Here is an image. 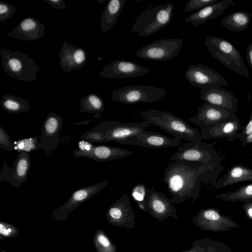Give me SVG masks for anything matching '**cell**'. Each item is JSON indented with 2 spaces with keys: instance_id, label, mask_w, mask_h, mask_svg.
<instances>
[{
  "instance_id": "1",
  "label": "cell",
  "mask_w": 252,
  "mask_h": 252,
  "mask_svg": "<svg viewBox=\"0 0 252 252\" xmlns=\"http://www.w3.org/2000/svg\"><path fill=\"white\" fill-rule=\"evenodd\" d=\"M163 182L172 197V203H180L192 199L193 202L199 195L201 182L210 184L206 166L202 163L186 160L169 163L165 168Z\"/></svg>"
},
{
  "instance_id": "2",
  "label": "cell",
  "mask_w": 252,
  "mask_h": 252,
  "mask_svg": "<svg viewBox=\"0 0 252 252\" xmlns=\"http://www.w3.org/2000/svg\"><path fill=\"white\" fill-rule=\"evenodd\" d=\"M216 141L212 143L202 141L183 143L171 156L170 160H186L204 164L207 169L210 184L215 186L219 175L224 168L221 164L223 158L213 147Z\"/></svg>"
},
{
  "instance_id": "3",
  "label": "cell",
  "mask_w": 252,
  "mask_h": 252,
  "mask_svg": "<svg viewBox=\"0 0 252 252\" xmlns=\"http://www.w3.org/2000/svg\"><path fill=\"white\" fill-rule=\"evenodd\" d=\"M140 113L151 125L159 127L180 140L183 139L192 143L202 141L200 133L197 128L169 112L149 109Z\"/></svg>"
},
{
  "instance_id": "4",
  "label": "cell",
  "mask_w": 252,
  "mask_h": 252,
  "mask_svg": "<svg viewBox=\"0 0 252 252\" xmlns=\"http://www.w3.org/2000/svg\"><path fill=\"white\" fill-rule=\"evenodd\" d=\"M204 45L211 55L229 70L249 77L250 74L240 52L233 44L225 39L207 36Z\"/></svg>"
},
{
  "instance_id": "5",
  "label": "cell",
  "mask_w": 252,
  "mask_h": 252,
  "mask_svg": "<svg viewBox=\"0 0 252 252\" xmlns=\"http://www.w3.org/2000/svg\"><path fill=\"white\" fill-rule=\"evenodd\" d=\"M173 8V5L167 2L144 11L136 19L131 32L146 37L164 28L171 20Z\"/></svg>"
},
{
  "instance_id": "6",
  "label": "cell",
  "mask_w": 252,
  "mask_h": 252,
  "mask_svg": "<svg viewBox=\"0 0 252 252\" xmlns=\"http://www.w3.org/2000/svg\"><path fill=\"white\" fill-rule=\"evenodd\" d=\"M0 54L2 58L1 65L10 76L28 82L36 79L40 68L28 55L5 49L0 50Z\"/></svg>"
},
{
  "instance_id": "7",
  "label": "cell",
  "mask_w": 252,
  "mask_h": 252,
  "mask_svg": "<svg viewBox=\"0 0 252 252\" xmlns=\"http://www.w3.org/2000/svg\"><path fill=\"white\" fill-rule=\"evenodd\" d=\"M112 101L126 104L139 102L153 103L160 100L167 95L166 90L156 86L130 85L114 90Z\"/></svg>"
},
{
  "instance_id": "8",
  "label": "cell",
  "mask_w": 252,
  "mask_h": 252,
  "mask_svg": "<svg viewBox=\"0 0 252 252\" xmlns=\"http://www.w3.org/2000/svg\"><path fill=\"white\" fill-rule=\"evenodd\" d=\"M183 42L181 38L157 40L141 48L136 52V56L154 61L170 60L178 56Z\"/></svg>"
},
{
  "instance_id": "9",
  "label": "cell",
  "mask_w": 252,
  "mask_h": 252,
  "mask_svg": "<svg viewBox=\"0 0 252 252\" xmlns=\"http://www.w3.org/2000/svg\"><path fill=\"white\" fill-rule=\"evenodd\" d=\"M194 225L203 231L225 232L239 227L230 217L222 215L218 208L200 209L193 218Z\"/></svg>"
},
{
  "instance_id": "10",
  "label": "cell",
  "mask_w": 252,
  "mask_h": 252,
  "mask_svg": "<svg viewBox=\"0 0 252 252\" xmlns=\"http://www.w3.org/2000/svg\"><path fill=\"white\" fill-rule=\"evenodd\" d=\"M108 183L107 180H104L75 190L64 204L52 212V218L58 221L67 220L68 216L70 213L83 203L95 195L105 188Z\"/></svg>"
},
{
  "instance_id": "11",
  "label": "cell",
  "mask_w": 252,
  "mask_h": 252,
  "mask_svg": "<svg viewBox=\"0 0 252 252\" xmlns=\"http://www.w3.org/2000/svg\"><path fill=\"white\" fill-rule=\"evenodd\" d=\"M185 76L190 85L201 90L229 85L221 74L213 68L201 64L190 65Z\"/></svg>"
},
{
  "instance_id": "12",
  "label": "cell",
  "mask_w": 252,
  "mask_h": 252,
  "mask_svg": "<svg viewBox=\"0 0 252 252\" xmlns=\"http://www.w3.org/2000/svg\"><path fill=\"white\" fill-rule=\"evenodd\" d=\"M145 212L149 213L158 221H162L169 217L178 219L176 209L172 202L164 193L147 187L145 199Z\"/></svg>"
},
{
  "instance_id": "13",
  "label": "cell",
  "mask_w": 252,
  "mask_h": 252,
  "mask_svg": "<svg viewBox=\"0 0 252 252\" xmlns=\"http://www.w3.org/2000/svg\"><path fill=\"white\" fill-rule=\"evenodd\" d=\"M17 152V156L12 168H10L4 161H3L0 182L6 181L12 186L20 188L27 181L31 161L30 153L25 151Z\"/></svg>"
},
{
  "instance_id": "14",
  "label": "cell",
  "mask_w": 252,
  "mask_h": 252,
  "mask_svg": "<svg viewBox=\"0 0 252 252\" xmlns=\"http://www.w3.org/2000/svg\"><path fill=\"white\" fill-rule=\"evenodd\" d=\"M63 121L61 116L51 112L43 122L38 136L39 148L44 151L46 157H50L58 147Z\"/></svg>"
},
{
  "instance_id": "15",
  "label": "cell",
  "mask_w": 252,
  "mask_h": 252,
  "mask_svg": "<svg viewBox=\"0 0 252 252\" xmlns=\"http://www.w3.org/2000/svg\"><path fill=\"white\" fill-rule=\"evenodd\" d=\"M106 217L109 223L116 226L128 229L134 227L136 215L126 193H123L108 208Z\"/></svg>"
},
{
  "instance_id": "16",
  "label": "cell",
  "mask_w": 252,
  "mask_h": 252,
  "mask_svg": "<svg viewBox=\"0 0 252 252\" xmlns=\"http://www.w3.org/2000/svg\"><path fill=\"white\" fill-rule=\"evenodd\" d=\"M197 109L196 114L189 120L201 129L208 126L237 118L235 113L206 102Z\"/></svg>"
},
{
  "instance_id": "17",
  "label": "cell",
  "mask_w": 252,
  "mask_h": 252,
  "mask_svg": "<svg viewBox=\"0 0 252 252\" xmlns=\"http://www.w3.org/2000/svg\"><path fill=\"white\" fill-rule=\"evenodd\" d=\"M132 154L133 152L119 147L92 145L87 148L79 146L72 152L75 158L85 157L101 162L124 158Z\"/></svg>"
},
{
  "instance_id": "18",
  "label": "cell",
  "mask_w": 252,
  "mask_h": 252,
  "mask_svg": "<svg viewBox=\"0 0 252 252\" xmlns=\"http://www.w3.org/2000/svg\"><path fill=\"white\" fill-rule=\"evenodd\" d=\"M150 71L151 69L133 62L116 60L105 66L99 75L107 79L136 77Z\"/></svg>"
},
{
  "instance_id": "19",
  "label": "cell",
  "mask_w": 252,
  "mask_h": 252,
  "mask_svg": "<svg viewBox=\"0 0 252 252\" xmlns=\"http://www.w3.org/2000/svg\"><path fill=\"white\" fill-rule=\"evenodd\" d=\"M117 143L133 145L150 149H161L182 145L181 140L160 133L145 130L140 135L130 137Z\"/></svg>"
},
{
  "instance_id": "20",
  "label": "cell",
  "mask_w": 252,
  "mask_h": 252,
  "mask_svg": "<svg viewBox=\"0 0 252 252\" xmlns=\"http://www.w3.org/2000/svg\"><path fill=\"white\" fill-rule=\"evenodd\" d=\"M150 125V122L147 121L141 123H123L120 121H111L110 127L104 137V140L105 142L115 141L118 143L140 135Z\"/></svg>"
},
{
  "instance_id": "21",
  "label": "cell",
  "mask_w": 252,
  "mask_h": 252,
  "mask_svg": "<svg viewBox=\"0 0 252 252\" xmlns=\"http://www.w3.org/2000/svg\"><path fill=\"white\" fill-rule=\"evenodd\" d=\"M59 64L63 71L67 73L77 70L87 62V54L83 48L64 42L59 54Z\"/></svg>"
},
{
  "instance_id": "22",
  "label": "cell",
  "mask_w": 252,
  "mask_h": 252,
  "mask_svg": "<svg viewBox=\"0 0 252 252\" xmlns=\"http://www.w3.org/2000/svg\"><path fill=\"white\" fill-rule=\"evenodd\" d=\"M201 99L204 102L220 107L228 111L238 112L239 99L231 91L217 86L201 90Z\"/></svg>"
},
{
  "instance_id": "23",
  "label": "cell",
  "mask_w": 252,
  "mask_h": 252,
  "mask_svg": "<svg viewBox=\"0 0 252 252\" xmlns=\"http://www.w3.org/2000/svg\"><path fill=\"white\" fill-rule=\"evenodd\" d=\"M242 128L237 118L207 126L201 129L200 134L202 139H222L231 142L236 139L238 131Z\"/></svg>"
},
{
  "instance_id": "24",
  "label": "cell",
  "mask_w": 252,
  "mask_h": 252,
  "mask_svg": "<svg viewBox=\"0 0 252 252\" xmlns=\"http://www.w3.org/2000/svg\"><path fill=\"white\" fill-rule=\"evenodd\" d=\"M45 28V25L36 18L27 17L23 19L7 35L24 41L35 40L44 36Z\"/></svg>"
},
{
  "instance_id": "25",
  "label": "cell",
  "mask_w": 252,
  "mask_h": 252,
  "mask_svg": "<svg viewBox=\"0 0 252 252\" xmlns=\"http://www.w3.org/2000/svg\"><path fill=\"white\" fill-rule=\"evenodd\" d=\"M232 0H222L207 5L189 15L185 19L186 22H190L196 27L204 24L207 21L220 16L223 11L230 6H234Z\"/></svg>"
},
{
  "instance_id": "26",
  "label": "cell",
  "mask_w": 252,
  "mask_h": 252,
  "mask_svg": "<svg viewBox=\"0 0 252 252\" xmlns=\"http://www.w3.org/2000/svg\"><path fill=\"white\" fill-rule=\"evenodd\" d=\"M245 181H252V169L242 164H237L217 179L214 187L218 189Z\"/></svg>"
},
{
  "instance_id": "27",
  "label": "cell",
  "mask_w": 252,
  "mask_h": 252,
  "mask_svg": "<svg viewBox=\"0 0 252 252\" xmlns=\"http://www.w3.org/2000/svg\"><path fill=\"white\" fill-rule=\"evenodd\" d=\"M126 0H110L108 1L102 14L100 27L102 32L110 30L115 24Z\"/></svg>"
},
{
  "instance_id": "28",
  "label": "cell",
  "mask_w": 252,
  "mask_h": 252,
  "mask_svg": "<svg viewBox=\"0 0 252 252\" xmlns=\"http://www.w3.org/2000/svg\"><path fill=\"white\" fill-rule=\"evenodd\" d=\"M252 14L245 11H235L225 16L221 25L231 32H243L249 27Z\"/></svg>"
},
{
  "instance_id": "29",
  "label": "cell",
  "mask_w": 252,
  "mask_h": 252,
  "mask_svg": "<svg viewBox=\"0 0 252 252\" xmlns=\"http://www.w3.org/2000/svg\"><path fill=\"white\" fill-rule=\"evenodd\" d=\"M180 252H233L227 245L215 240L205 238L194 241L190 249Z\"/></svg>"
},
{
  "instance_id": "30",
  "label": "cell",
  "mask_w": 252,
  "mask_h": 252,
  "mask_svg": "<svg viewBox=\"0 0 252 252\" xmlns=\"http://www.w3.org/2000/svg\"><path fill=\"white\" fill-rule=\"evenodd\" d=\"M0 104L5 111L11 114L27 112L31 108L28 100L11 94L3 95L0 101Z\"/></svg>"
},
{
  "instance_id": "31",
  "label": "cell",
  "mask_w": 252,
  "mask_h": 252,
  "mask_svg": "<svg viewBox=\"0 0 252 252\" xmlns=\"http://www.w3.org/2000/svg\"><path fill=\"white\" fill-rule=\"evenodd\" d=\"M80 112L94 113L95 119L100 118V113L105 110L103 100L94 94H90L82 97L80 101Z\"/></svg>"
},
{
  "instance_id": "32",
  "label": "cell",
  "mask_w": 252,
  "mask_h": 252,
  "mask_svg": "<svg viewBox=\"0 0 252 252\" xmlns=\"http://www.w3.org/2000/svg\"><path fill=\"white\" fill-rule=\"evenodd\" d=\"M111 121L104 120L91 130L83 133L81 139L89 143H104V137L110 127Z\"/></svg>"
},
{
  "instance_id": "33",
  "label": "cell",
  "mask_w": 252,
  "mask_h": 252,
  "mask_svg": "<svg viewBox=\"0 0 252 252\" xmlns=\"http://www.w3.org/2000/svg\"><path fill=\"white\" fill-rule=\"evenodd\" d=\"M215 197L223 201H240L245 202L252 197V184L242 186L233 191L215 195Z\"/></svg>"
},
{
  "instance_id": "34",
  "label": "cell",
  "mask_w": 252,
  "mask_h": 252,
  "mask_svg": "<svg viewBox=\"0 0 252 252\" xmlns=\"http://www.w3.org/2000/svg\"><path fill=\"white\" fill-rule=\"evenodd\" d=\"M94 244L96 252H117V248L110 240L105 232L98 229L94 236Z\"/></svg>"
},
{
  "instance_id": "35",
  "label": "cell",
  "mask_w": 252,
  "mask_h": 252,
  "mask_svg": "<svg viewBox=\"0 0 252 252\" xmlns=\"http://www.w3.org/2000/svg\"><path fill=\"white\" fill-rule=\"evenodd\" d=\"M38 136L35 135L33 137L19 139L14 145V150L18 151H25L30 153L39 149Z\"/></svg>"
},
{
  "instance_id": "36",
  "label": "cell",
  "mask_w": 252,
  "mask_h": 252,
  "mask_svg": "<svg viewBox=\"0 0 252 252\" xmlns=\"http://www.w3.org/2000/svg\"><path fill=\"white\" fill-rule=\"evenodd\" d=\"M147 186L142 183L137 184L132 189L131 196L137 203L139 207L144 211L145 199L147 192Z\"/></svg>"
},
{
  "instance_id": "37",
  "label": "cell",
  "mask_w": 252,
  "mask_h": 252,
  "mask_svg": "<svg viewBox=\"0 0 252 252\" xmlns=\"http://www.w3.org/2000/svg\"><path fill=\"white\" fill-rule=\"evenodd\" d=\"M20 234L19 229L13 224L3 221L0 222V241L6 238H13Z\"/></svg>"
},
{
  "instance_id": "38",
  "label": "cell",
  "mask_w": 252,
  "mask_h": 252,
  "mask_svg": "<svg viewBox=\"0 0 252 252\" xmlns=\"http://www.w3.org/2000/svg\"><path fill=\"white\" fill-rule=\"evenodd\" d=\"M219 1V0H189L186 3L184 10L190 12L195 10H200L210 4Z\"/></svg>"
},
{
  "instance_id": "39",
  "label": "cell",
  "mask_w": 252,
  "mask_h": 252,
  "mask_svg": "<svg viewBox=\"0 0 252 252\" xmlns=\"http://www.w3.org/2000/svg\"><path fill=\"white\" fill-rule=\"evenodd\" d=\"M16 8L13 5L2 1H0V23H3L12 17L15 14Z\"/></svg>"
},
{
  "instance_id": "40",
  "label": "cell",
  "mask_w": 252,
  "mask_h": 252,
  "mask_svg": "<svg viewBox=\"0 0 252 252\" xmlns=\"http://www.w3.org/2000/svg\"><path fill=\"white\" fill-rule=\"evenodd\" d=\"M0 147L7 151L14 150L11 137L6 131L0 126Z\"/></svg>"
},
{
  "instance_id": "41",
  "label": "cell",
  "mask_w": 252,
  "mask_h": 252,
  "mask_svg": "<svg viewBox=\"0 0 252 252\" xmlns=\"http://www.w3.org/2000/svg\"><path fill=\"white\" fill-rule=\"evenodd\" d=\"M242 129V131L240 133H238L236 136V139H238L240 142L247 136L252 134V112L250 113V117L248 122L246 126H243Z\"/></svg>"
},
{
  "instance_id": "42",
  "label": "cell",
  "mask_w": 252,
  "mask_h": 252,
  "mask_svg": "<svg viewBox=\"0 0 252 252\" xmlns=\"http://www.w3.org/2000/svg\"><path fill=\"white\" fill-rule=\"evenodd\" d=\"M52 7L55 9H64L65 8V3L63 0H44Z\"/></svg>"
},
{
  "instance_id": "43",
  "label": "cell",
  "mask_w": 252,
  "mask_h": 252,
  "mask_svg": "<svg viewBox=\"0 0 252 252\" xmlns=\"http://www.w3.org/2000/svg\"><path fill=\"white\" fill-rule=\"evenodd\" d=\"M242 208L247 218L252 220V202H244L242 205Z\"/></svg>"
},
{
  "instance_id": "44",
  "label": "cell",
  "mask_w": 252,
  "mask_h": 252,
  "mask_svg": "<svg viewBox=\"0 0 252 252\" xmlns=\"http://www.w3.org/2000/svg\"><path fill=\"white\" fill-rule=\"evenodd\" d=\"M246 59L250 68L252 70V42L247 47Z\"/></svg>"
},
{
  "instance_id": "45",
  "label": "cell",
  "mask_w": 252,
  "mask_h": 252,
  "mask_svg": "<svg viewBox=\"0 0 252 252\" xmlns=\"http://www.w3.org/2000/svg\"><path fill=\"white\" fill-rule=\"evenodd\" d=\"M241 145L242 146L252 144V134L247 136L242 141H241Z\"/></svg>"
},
{
  "instance_id": "46",
  "label": "cell",
  "mask_w": 252,
  "mask_h": 252,
  "mask_svg": "<svg viewBox=\"0 0 252 252\" xmlns=\"http://www.w3.org/2000/svg\"><path fill=\"white\" fill-rule=\"evenodd\" d=\"M245 202H252V197L249 199L247 200Z\"/></svg>"
},
{
  "instance_id": "47",
  "label": "cell",
  "mask_w": 252,
  "mask_h": 252,
  "mask_svg": "<svg viewBox=\"0 0 252 252\" xmlns=\"http://www.w3.org/2000/svg\"><path fill=\"white\" fill-rule=\"evenodd\" d=\"M97 1H98V2L100 4H102L103 2H104V1H105V0H97Z\"/></svg>"
},
{
  "instance_id": "48",
  "label": "cell",
  "mask_w": 252,
  "mask_h": 252,
  "mask_svg": "<svg viewBox=\"0 0 252 252\" xmlns=\"http://www.w3.org/2000/svg\"></svg>"
}]
</instances>
